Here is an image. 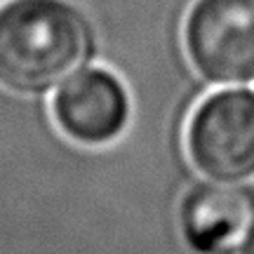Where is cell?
<instances>
[{
    "instance_id": "cell-1",
    "label": "cell",
    "mask_w": 254,
    "mask_h": 254,
    "mask_svg": "<svg viewBox=\"0 0 254 254\" xmlns=\"http://www.w3.org/2000/svg\"><path fill=\"white\" fill-rule=\"evenodd\" d=\"M92 31L68 0H5L0 5V87L45 94L87 62Z\"/></svg>"
},
{
    "instance_id": "cell-2",
    "label": "cell",
    "mask_w": 254,
    "mask_h": 254,
    "mask_svg": "<svg viewBox=\"0 0 254 254\" xmlns=\"http://www.w3.org/2000/svg\"><path fill=\"white\" fill-rule=\"evenodd\" d=\"M186 151L212 182L254 177V92L221 90L202 99L186 127Z\"/></svg>"
},
{
    "instance_id": "cell-3",
    "label": "cell",
    "mask_w": 254,
    "mask_h": 254,
    "mask_svg": "<svg viewBox=\"0 0 254 254\" xmlns=\"http://www.w3.org/2000/svg\"><path fill=\"white\" fill-rule=\"evenodd\" d=\"M184 47L205 80H254V0H195L184 21Z\"/></svg>"
},
{
    "instance_id": "cell-4",
    "label": "cell",
    "mask_w": 254,
    "mask_h": 254,
    "mask_svg": "<svg viewBox=\"0 0 254 254\" xmlns=\"http://www.w3.org/2000/svg\"><path fill=\"white\" fill-rule=\"evenodd\" d=\"M129 94L118 75L87 68L73 75L52 99V116L64 134L87 146L118 139L129 123Z\"/></svg>"
},
{
    "instance_id": "cell-5",
    "label": "cell",
    "mask_w": 254,
    "mask_h": 254,
    "mask_svg": "<svg viewBox=\"0 0 254 254\" xmlns=\"http://www.w3.org/2000/svg\"><path fill=\"white\" fill-rule=\"evenodd\" d=\"M182 236L190 250L219 254L240 245L254 224V193L231 184H200L179 209Z\"/></svg>"
},
{
    "instance_id": "cell-6",
    "label": "cell",
    "mask_w": 254,
    "mask_h": 254,
    "mask_svg": "<svg viewBox=\"0 0 254 254\" xmlns=\"http://www.w3.org/2000/svg\"><path fill=\"white\" fill-rule=\"evenodd\" d=\"M240 254H254V224H252V228L247 231L245 240L240 243Z\"/></svg>"
}]
</instances>
